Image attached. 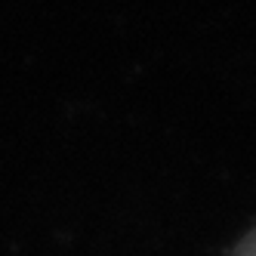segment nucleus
<instances>
[{"label":"nucleus","instance_id":"1","mask_svg":"<svg viewBox=\"0 0 256 256\" xmlns=\"http://www.w3.org/2000/svg\"><path fill=\"white\" fill-rule=\"evenodd\" d=\"M234 256H256V228L234 247Z\"/></svg>","mask_w":256,"mask_h":256}]
</instances>
